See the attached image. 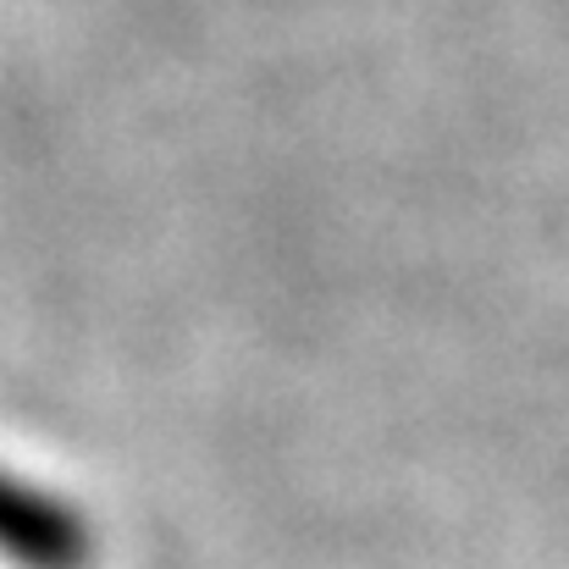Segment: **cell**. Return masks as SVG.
Segmentation results:
<instances>
[{
    "instance_id": "6da1fadb",
    "label": "cell",
    "mask_w": 569,
    "mask_h": 569,
    "mask_svg": "<svg viewBox=\"0 0 569 569\" xmlns=\"http://www.w3.org/2000/svg\"><path fill=\"white\" fill-rule=\"evenodd\" d=\"M0 559L17 569H89L94 526L61 492L0 470Z\"/></svg>"
}]
</instances>
